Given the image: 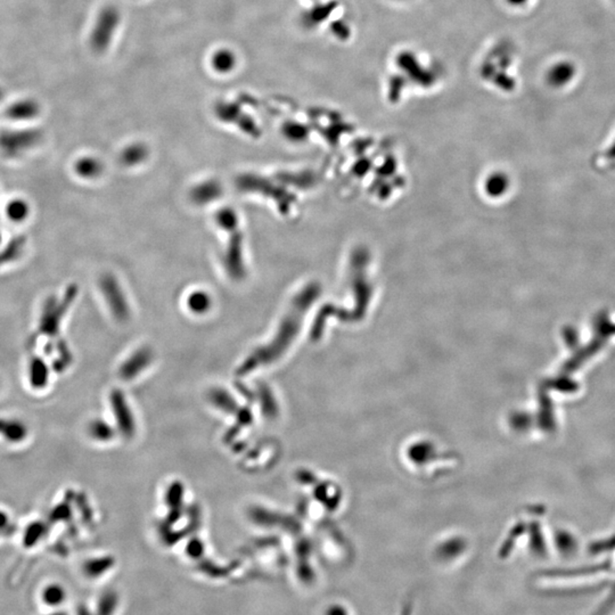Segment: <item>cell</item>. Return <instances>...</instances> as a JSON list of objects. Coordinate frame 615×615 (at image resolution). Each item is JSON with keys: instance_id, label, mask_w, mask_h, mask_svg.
Returning <instances> with one entry per match:
<instances>
[{"instance_id": "obj_1", "label": "cell", "mask_w": 615, "mask_h": 615, "mask_svg": "<svg viewBox=\"0 0 615 615\" xmlns=\"http://www.w3.org/2000/svg\"><path fill=\"white\" fill-rule=\"evenodd\" d=\"M41 136L38 131H6L0 135V152L7 158H17L37 146Z\"/></svg>"}, {"instance_id": "obj_2", "label": "cell", "mask_w": 615, "mask_h": 615, "mask_svg": "<svg viewBox=\"0 0 615 615\" xmlns=\"http://www.w3.org/2000/svg\"><path fill=\"white\" fill-rule=\"evenodd\" d=\"M26 240L24 236H16L9 242L4 250L0 251V265L13 263L19 259L24 251Z\"/></svg>"}, {"instance_id": "obj_3", "label": "cell", "mask_w": 615, "mask_h": 615, "mask_svg": "<svg viewBox=\"0 0 615 615\" xmlns=\"http://www.w3.org/2000/svg\"><path fill=\"white\" fill-rule=\"evenodd\" d=\"M7 217L13 221H23L29 215V205L23 200H11L6 208Z\"/></svg>"}, {"instance_id": "obj_4", "label": "cell", "mask_w": 615, "mask_h": 615, "mask_svg": "<svg viewBox=\"0 0 615 615\" xmlns=\"http://www.w3.org/2000/svg\"><path fill=\"white\" fill-rule=\"evenodd\" d=\"M76 170L78 175L81 176V177L93 178L95 176L98 175L101 166L93 158H81V160L76 162Z\"/></svg>"}, {"instance_id": "obj_5", "label": "cell", "mask_w": 615, "mask_h": 615, "mask_svg": "<svg viewBox=\"0 0 615 615\" xmlns=\"http://www.w3.org/2000/svg\"><path fill=\"white\" fill-rule=\"evenodd\" d=\"M36 113H37V111L29 105H17L16 108L11 111V116L15 119H22V118L26 119V118H30Z\"/></svg>"}, {"instance_id": "obj_6", "label": "cell", "mask_w": 615, "mask_h": 615, "mask_svg": "<svg viewBox=\"0 0 615 615\" xmlns=\"http://www.w3.org/2000/svg\"><path fill=\"white\" fill-rule=\"evenodd\" d=\"M0 242H1V235H0Z\"/></svg>"}]
</instances>
